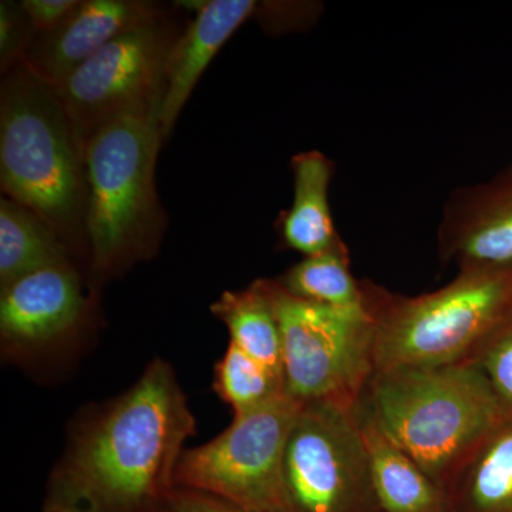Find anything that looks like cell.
Listing matches in <instances>:
<instances>
[{
	"instance_id": "cell-1",
	"label": "cell",
	"mask_w": 512,
	"mask_h": 512,
	"mask_svg": "<svg viewBox=\"0 0 512 512\" xmlns=\"http://www.w3.org/2000/svg\"><path fill=\"white\" fill-rule=\"evenodd\" d=\"M195 430L173 367L154 359L130 389L77 419L43 512H160Z\"/></svg>"
},
{
	"instance_id": "cell-3",
	"label": "cell",
	"mask_w": 512,
	"mask_h": 512,
	"mask_svg": "<svg viewBox=\"0 0 512 512\" xmlns=\"http://www.w3.org/2000/svg\"><path fill=\"white\" fill-rule=\"evenodd\" d=\"M360 403L443 493L468 457L508 417L473 362L376 372Z\"/></svg>"
},
{
	"instance_id": "cell-14",
	"label": "cell",
	"mask_w": 512,
	"mask_h": 512,
	"mask_svg": "<svg viewBox=\"0 0 512 512\" xmlns=\"http://www.w3.org/2000/svg\"><path fill=\"white\" fill-rule=\"evenodd\" d=\"M291 170L292 205L276 221L281 244L303 256L323 254L345 244L329 204L335 163L318 150L303 151L292 157Z\"/></svg>"
},
{
	"instance_id": "cell-5",
	"label": "cell",
	"mask_w": 512,
	"mask_h": 512,
	"mask_svg": "<svg viewBox=\"0 0 512 512\" xmlns=\"http://www.w3.org/2000/svg\"><path fill=\"white\" fill-rule=\"evenodd\" d=\"M375 319V373L468 362L512 306V262L458 269L450 284L419 296L365 281Z\"/></svg>"
},
{
	"instance_id": "cell-12",
	"label": "cell",
	"mask_w": 512,
	"mask_h": 512,
	"mask_svg": "<svg viewBox=\"0 0 512 512\" xmlns=\"http://www.w3.org/2000/svg\"><path fill=\"white\" fill-rule=\"evenodd\" d=\"M160 12L154 3L141 0H80L59 28L35 37L23 60L57 86L116 37Z\"/></svg>"
},
{
	"instance_id": "cell-8",
	"label": "cell",
	"mask_w": 512,
	"mask_h": 512,
	"mask_svg": "<svg viewBox=\"0 0 512 512\" xmlns=\"http://www.w3.org/2000/svg\"><path fill=\"white\" fill-rule=\"evenodd\" d=\"M178 36L173 22L160 12L116 37L53 86L83 150L94 134L114 121L160 114L168 56Z\"/></svg>"
},
{
	"instance_id": "cell-21",
	"label": "cell",
	"mask_w": 512,
	"mask_h": 512,
	"mask_svg": "<svg viewBox=\"0 0 512 512\" xmlns=\"http://www.w3.org/2000/svg\"><path fill=\"white\" fill-rule=\"evenodd\" d=\"M468 362L483 370L505 413L512 416V306L481 340Z\"/></svg>"
},
{
	"instance_id": "cell-9",
	"label": "cell",
	"mask_w": 512,
	"mask_h": 512,
	"mask_svg": "<svg viewBox=\"0 0 512 512\" xmlns=\"http://www.w3.org/2000/svg\"><path fill=\"white\" fill-rule=\"evenodd\" d=\"M284 483L289 512H383L357 406L302 404L286 443Z\"/></svg>"
},
{
	"instance_id": "cell-2",
	"label": "cell",
	"mask_w": 512,
	"mask_h": 512,
	"mask_svg": "<svg viewBox=\"0 0 512 512\" xmlns=\"http://www.w3.org/2000/svg\"><path fill=\"white\" fill-rule=\"evenodd\" d=\"M0 187L89 261L83 148L55 87L25 60L2 73Z\"/></svg>"
},
{
	"instance_id": "cell-7",
	"label": "cell",
	"mask_w": 512,
	"mask_h": 512,
	"mask_svg": "<svg viewBox=\"0 0 512 512\" xmlns=\"http://www.w3.org/2000/svg\"><path fill=\"white\" fill-rule=\"evenodd\" d=\"M301 406L282 394L234 416L220 436L183 451L175 487L200 491L252 512H289L284 456Z\"/></svg>"
},
{
	"instance_id": "cell-4",
	"label": "cell",
	"mask_w": 512,
	"mask_h": 512,
	"mask_svg": "<svg viewBox=\"0 0 512 512\" xmlns=\"http://www.w3.org/2000/svg\"><path fill=\"white\" fill-rule=\"evenodd\" d=\"M160 114L114 121L84 146L86 237L94 284L156 256L167 215L156 185Z\"/></svg>"
},
{
	"instance_id": "cell-6",
	"label": "cell",
	"mask_w": 512,
	"mask_h": 512,
	"mask_svg": "<svg viewBox=\"0 0 512 512\" xmlns=\"http://www.w3.org/2000/svg\"><path fill=\"white\" fill-rule=\"evenodd\" d=\"M282 338L285 394L296 402L355 407L375 375V319L303 301L269 279Z\"/></svg>"
},
{
	"instance_id": "cell-10",
	"label": "cell",
	"mask_w": 512,
	"mask_h": 512,
	"mask_svg": "<svg viewBox=\"0 0 512 512\" xmlns=\"http://www.w3.org/2000/svg\"><path fill=\"white\" fill-rule=\"evenodd\" d=\"M92 309L74 262L23 276L0 289L3 357L29 362L66 348L86 328Z\"/></svg>"
},
{
	"instance_id": "cell-22",
	"label": "cell",
	"mask_w": 512,
	"mask_h": 512,
	"mask_svg": "<svg viewBox=\"0 0 512 512\" xmlns=\"http://www.w3.org/2000/svg\"><path fill=\"white\" fill-rule=\"evenodd\" d=\"M36 33L22 5L10 0L0 2V66L2 73L25 59Z\"/></svg>"
},
{
	"instance_id": "cell-11",
	"label": "cell",
	"mask_w": 512,
	"mask_h": 512,
	"mask_svg": "<svg viewBox=\"0 0 512 512\" xmlns=\"http://www.w3.org/2000/svg\"><path fill=\"white\" fill-rule=\"evenodd\" d=\"M443 262L467 266L512 262V164L485 183L451 192L437 229Z\"/></svg>"
},
{
	"instance_id": "cell-25",
	"label": "cell",
	"mask_w": 512,
	"mask_h": 512,
	"mask_svg": "<svg viewBox=\"0 0 512 512\" xmlns=\"http://www.w3.org/2000/svg\"><path fill=\"white\" fill-rule=\"evenodd\" d=\"M160 512H168V511H165L164 508H163V510H161Z\"/></svg>"
},
{
	"instance_id": "cell-16",
	"label": "cell",
	"mask_w": 512,
	"mask_h": 512,
	"mask_svg": "<svg viewBox=\"0 0 512 512\" xmlns=\"http://www.w3.org/2000/svg\"><path fill=\"white\" fill-rule=\"evenodd\" d=\"M444 495L446 512H512V416L468 457Z\"/></svg>"
},
{
	"instance_id": "cell-18",
	"label": "cell",
	"mask_w": 512,
	"mask_h": 512,
	"mask_svg": "<svg viewBox=\"0 0 512 512\" xmlns=\"http://www.w3.org/2000/svg\"><path fill=\"white\" fill-rule=\"evenodd\" d=\"M72 256L36 212L10 198L0 200V289L47 266L73 262Z\"/></svg>"
},
{
	"instance_id": "cell-13",
	"label": "cell",
	"mask_w": 512,
	"mask_h": 512,
	"mask_svg": "<svg viewBox=\"0 0 512 512\" xmlns=\"http://www.w3.org/2000/svg\"><path fill=\"white\" fill-rule=\"evenodd\" d=\"M259 9L254 0H210L175 40L160 107L164 140L171 133L192 90L229 37Z\"/></svg>"
},
{
	"instance_id": "cell-15",
	"label": "cell",
	"mask_w": 512,
	"mask_h": 512,
	"mask_svg": "<svg viewBox=\"0 0 512 512\" xmlns=\"http://www.w3.org/2000/svg\"><path fill=\"white\" fill-rule=\"evenodd\" d=\"M362 402V400H360ZM370 477L383 512H446V495L357 404Z\"/></svg>"
},
{
	"instance_id": "cell-23",
	"label": "cell",
	"mask_w": 512,
	"mask_h": 512,
	"mask_svg": "<svg viewBox=\"0 0 512 512\" xmlns=\"http://www.w3.org/2000/svg\"><path fill=\"white\" fill-rule=\"evenodd\" d=\"M80 0H23L20 2L36 36L47 35L59 28Z\"/></svg>"
},
{
	"instance_id": "cell-17",
	"label": "cell",
	"mask_w": 512,
	"mask_h": 512,
	"mask_svg": "<svg viewBox=\"0 0 512 512\" xmlns=\"http://www.w3.org/2000/svg\"><path fill=\"white\" fill-rule=\"evenodd\" d=\"M210 309L227 326L229 342L285 383L281 328L269 279H256L239 291H225Z\"/></svg>"
},
{
	"instance_id": "cell-24",
	"label": "cell",
	"mask_w": 512,
	"mask_h": 512,
	"mask_svg": "<svg viewBox=\"0 0 512 512\" xmlns=\"http://www.w3.org/2000/svg\"><path fill=\"white\" fill-rule=\"evenodd\" d=\"M163 508L168 512H252L221 498L181 487H175L168 494Z\"/></svg>"
},
{
	"instance_id": "cell-20",
	"label": "cell",
	"mask_w": 512,
	"mask_h": 512,
	"mask_svg": "<svg viewBox=\"0 0 512 512\" xmlns=\"http://www.w3.org/2000/svg\"><path fill=\"white\" fill-rule=\"evenodd\" d=\"M214 389L238 416L285 394V383L229 342L227 352L215 367Z\"/></svg>"
},
{
	"instance_id": "cell-19",
	"label": "cell",
	"mask_w": 512,
	"mask_h": 512,
	"mask_svg": "<svg viewBox=\"0 0 512 512\" xmlns=\"http://www.w3.org/2000/svg\"><path fill=\"white\" fill-rule=\"evenodd\" d=\"M276 281L303 301L343 311L367 309L365 281H357L353 276L346 244L323 254L303 256Z\"/></svg>"
}]
</instances>
